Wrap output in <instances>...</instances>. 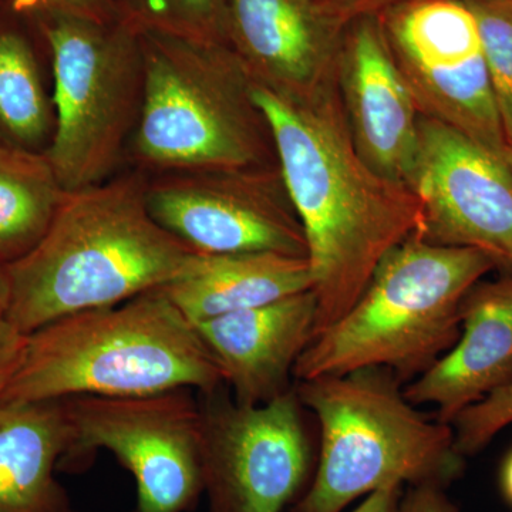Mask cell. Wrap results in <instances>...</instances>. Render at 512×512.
<instances>
[{
    "mask_svg": "<svg viewBox=\"0 0 512 512\" xmlns=\"http://www.w3.org/2000/svg\"><path fill=\"white\" fill-rule=\"evenodd\" d=\"M224 386L197 326L160 289L47 323L28 335L0 403L140 396Z\"/></svg>",
    "mask_w": 512,
    "mask_h": 512,
    "instance_id": "cell-3",
    "label": "cell"
},
{
    "mask_svg": "<svg viewBox=\"0 0 512 512\" xmlns=\"http://www.w3.org/2000/svg\"><path fill=\"white\" fill-rule=\"evenodd\" d=\"M26 342L28 335L8 319H0V396L22 362Z\"/></svg>",
    "mask_w": 512,
    "mask_h": 512,
    "instance_id": "cell-25",
    "label": "cell"
},
{
    "mask_svg": "<svg viewBox=\"0 0 512 512\" xmlns=\"http://www.w3.org/2000/svg\"><path fill=\"white\" fill-rule=\"evenodd\" d=\"M63 400L73 429L72 458L110 451L136 481V512H187L197 504L204 485L194 390Z\"/></svg>",
    "mask_w": 512,
    "mask_h": 512,
    "instance_id": "cell-9",
    "label": "cell"
},
{
    "mask_svg": "<svg viewBox=\"0 0 512 512\" xmlns=\"http://www.w3.org/2000/svg\"><path fill=\"white\" fill-rule=\"evenodd\" d=\"M66 190L46 153L0 143V262L22 258L45 237Z\"/></svg>",
    "mask_w": 512,
    "mask_h": 512,
    "instance_id": "cell-19",
    "label": "cell"
},
{
    "mask_svg": "<svg viewBox=\"0 0 512 512\" xmlns=\"http://www.w3.org/2000/svg\"><path fill=\"white\" fill-rule=\"evenodd\" d=\"M10 298H12V286H10L8 268L0 262V319H6L8 316Z\"/></svg>",
    "mask_w": 512,
    "mask_h": 512,
    "instance_id": "cell-29",
    "label": "cell"
},
{
    "mask_svg": "<svg viewBox=\"0 0 512 512\" xmlns=\"http://www.w3.org/2000/svg\"><path fill=\"white\" fill-rule=\"evenodd\" d=\"M493 269L483 252L413 234L384 256L352 308L311 340L293 379L386 369L412 382L453 348L461 303Z\"/></svg>",
    "mask_w": 512,
    "mask_h": 512,
    "instance_id": "cell-4",
    "label": "cell"
},
{
    "mask_svg": "<svg viewBox=\"0 0 512 512\" xmlns=\"http://www.w3.org/2000/svg\"><path fill=\"white\" fill-rule=\"evenodd\" d=\"M147 175L116 174L66 191L45 237L6 265V319L25 335L90 309L119 305L170 284L200 252L161 227L148 210Z\"/></svg>",
    "mask_w": 512,
    "mask_h": 512,
    "instance_id": "cell-2",
    "label": "cell"
},
{
    "mask_svg": "<svg viewBox=\"0 0 512 512\" xmlns=\"http://www.w3.org/2000/svg\"><path fill=\"white\" fill-rule=\"evenodd\" d=\"M281 173L271 168L147 175L154 220L200 254L303 256L306 241Z\"/></svg>",
    "mask_w": 512,
    "mask_h": 512,
    "instance_id": "cell-11",
    "label": "cell"
},
{
    "mask_svg": "<svg viewBox=\"0 0 512 512\" xmlns=\"http://www.w3.org/2000/svg\"><path fill=\"white\" fill-rule=\"evenodd\" d=\"M312 291L229 313L197 326L232 399L259 406L293 389V369L313 339Z\"/></svg>",
    "mask_w": 512,
    "mask_h": 512,
    "instance_id": "cell-14",
    "label": "cell"
},
{
    "mask_svg": "<svg viewBox=\"0 0 512 512\" xmlns=\"http://www.w3.org/2000/svg\"><path fill=\"white\" fill-rule=\"evenodd\" d=\"M512 424V383L463 410L451 423L458 453L464 458L483 450Z\"/></svg>",
    "mask_w": 512,
    "mask_h": 512,
    "instance_id": "cell-23",
    "label": "cell"
},
{
    "mask_svg": "<svg viewBox=\"0 0 512 512\" xmlns=\"http://www.w3.org/2000/svg\"><path fill=\"white\" fill-rule=\"evenodd\" d=\"M320 430L318 463L291 512H343L390 484L447 488L464 470L451 424L430 419L386 369L296 382Z\"/></svg>",
    "mask_w": 512,
    "mask_h": 512,
    "instance_id": "cell-5",
    "label": "cell"
},
{
    "mask_svg": "<svg viewBox=\"0 0 512 512\" xmlns=\"http://www.w3.org/2000/svg\"><path fill=\"white\" fill-rule=\"evenodd\" d=\"M252 99L271 131L305 235L315 338L352 308L384 256L419 232V202L367 165L342 117L318 92L289 97L252 82Z\"/></svg>",
    "mask_w": 512,
    "mask_h": 512,
    "instance_id": "cell-1",
    "label": "cell"
},
{
    "mask_svg": "<svg viewBox=\"0 0 512 512\" xmlns=\"http://www.w3.org/2000/svg\"><path fill=\"white\" fill-rule=\"evenodd\" d=\"M404 0H320L323 12L340 28L363 16L379 15Z\"/></svg>",
    "mask_w": 512,
    "mask_h": 512,
    "instance_id": "cell-26",
    "label": "cell"
},
{
    "mask_svg": "<svg viewBox=\"0 0 512 512\" xmlns=\"http://www.w3.org/2000/svg\"><path fill=\"white\" fill-rule=\"evenodd\" d=\"M52 59L55 133L47 157L66 191L117 174L140 120V33L124 20H36Z\"/></svg>",
    "mask_w": 512,
    "mask_h": 512,
    "instance_id": "cell-7",
    "label": "cell"
},
{
    "mask_svg": "<svg viewBox=\"0 0 512 512\" xmlns=\"http://www.w3.org/2000/svg\"><path fill=\"white\" fill-rule=\"evenodd\" d=\"M345 29L320 0H227L228 46L252 82L289 97L318 92Z\"/></svg>",
    "mask_w": 512,
    "mask_h": 512,
    "instance_id": "cell-15",
    "label": "cell"
},
{
    "mask_svg": "<svg viewBox=\"0 0 512 512\" xmlns=\"http://www.w3.org/2000/svg\"><path fill=\"white\" fill-rule=\"evenodd\" d=\"M345 30L340 62L350 136L369 167L409 188L419 153V106L379 16L353 20Z\"/></svg>",
    "mask_w": 512,
    "mask_h": 512,
    "instance_id": "cell-13",
    "label": "cell"
},
{
    "mask_svg": "<svg viewBox=\"0 0 512 512\" xmlns=\"http://www.w3.org/2000/svg\"><path fill=\"white\" fill-rule=\"evenodd\" d=\"M308 258L247 252L198 254L184 274L160 291L194 325L312 291Z\"/></svg>",
    "mask_w": 512,
    "mask_h": 512,
    "instance_id": "cell-18",
    "label": "cell"
},
{
    "mask_svg": "<svg viewBox=\"0 0 512 512\" xmlns=\"http://www.w3.org/2000/svg\"><path fill=\"white\" fill-rule=\"evenodd\" d=\"M476 16L488 74L512 144V0H464Z\"/></svg>",
    "mask_w": 512,
    "mask_h": 512,
    "instance_id": "cell-22",
    "label": "cell"
},
{
    "mask_svg": "<svg viewBox=\"0 0 512 512\" xmlns=\"http://www.w3.org/2000/svg\"><path fill=\"white\" fill-rule=\"evenodd\" d=\"M140 37L143 107L126 154L134 170L266 167L274 141L234 50L154 33Z\"/></svg>",
    "mask_w": 512,
    "mask_h": 512,
    "instance_id": "cell-6",
    "label": "cell"
},
{
    "mask_svg": "<svg viewBox=\"0 0 512 512\" xmlns=\"http://www.w3.org/2000/svg\"><path fill=\"white\" fill-rule=\"evenodd\" d=\"M397 512H458L448 498L446 488L439 485H416L404 490Z\"/></svg>",
    "mask_w": 512,
    "mask_h": 512,
    "instance_id": "cell-27",
    "label": "cell"
},
{
    "mask_svg": "<svg viewBox=\"0 0 512 512\" xmlns=\"http://www.w3.org/2000/svg\"><path fill=\"white\" fill-rule=\"evenodd\" d=\"M404 490L406 487L403 484L386 485L362 498V501L350 512H397Z\"/></svg>",
    "mask_w": 512,
    "mask_h": 512,
    "instance_id": "cell-28",
    "label": "cell"
},
{
    "mask_svg": "<svg viewBox=\"0 0 512 512\" xmlns=\"http://www.w3.org/2000/svg\"><path fill=\"white\" fill-rule=\"evenodd\" d=\"M409 188L419 202V237L476 249L512 274V168L505 157L424 116Z\"/></svg>",
    "mask_w": 512,
    "mask_h": 512,
    "instance_id": "cell-12",
    "label": "cell"
},
{
    "mask_svg": "<svg viewBox=\"0 0 512 512\" xmlns=\"http://www.w3.org/2000/svg\"><path fill=\"white\" fill-rule=\"evenodd\" d=\"M120 19L138 33L228 45L227 0H116Z\"/></svg>",
    "mask_w": 512,
    "mask_h": 512,
    "instance_id": "cell-21",
    "label": "cell"
},
{
    "mask_svg": "<svg viewBox=\"0 0 512 512\" xmlns=\"http://www.w3.org/2000/svg\"><path fill=\"white\" fill-rule=\"evenodd\" d=\"M20 15L33 20L76 18L109 23L120 20L116 0H9Z\"/></svg>",
    "mask_w": 512,
    "mask_h": 512,
    "instance_id": "cell-24",
    "label": "cell"
},
{
    "mask_svg": "<svg viewBox=\"0 0 512 512\" xmlns=\"http://www.w3.org/2000/svg\"><path fill=\"white\" fill-rule=\"evenodd\" d=\"M505 160H507V163L510 164V167L512 168V144L507 147V151H505Z\"/></svg>",
    "mask_w": 512,
    "mask_h": 512,
    "instance_id": "cell-31",
    "label": "cell"
},
{
    "mask_svg": "<svg viewBox=\"0 0 512 512\" xmlns=\"http://www.w3.org/2000/svg\"><path fill=\"white\" fill-rule=\"evenodd\" d=\"M198 402L208 512H284L295 504L313 470L295 386L259 406L235 402L225 384Z\"/></svg>",
    "mask_w": 512,
    "mask_h": 512,
    "instance_id": "cell-8",
    "label": "cell"
},
{
    "mask_svg": "<svg viewBox=\"0 0 512 512\" xmlns=\"http://www.w3.org/2000/svg\"><path fill=\"white\" fill-rule=\"evenodd\" d=\"M53 133V94L35 47L22 30L0 25V143L47 153Z\"/></svg>",
    "mask_w": 512,
    "mask_h": 512,
    "instance_id": "cell-20",
    "label": "cell"
},
{
    "mask_svg": "<svg viewBox=\"0 0 512 512\" xmlns=\"http://www.w3.org/2000/svg\"><path fill=\"white\" fill-rule=\"evenodd\" d=\"M377 16L424 116L505 157L507 137L480 30L464 0H404Z\"/></svg>",
    "mask_w": 512,
    "mask_h": 512,
    "instance_id": "cell-10",
    "label": "cell"
},
{
    "mask_svg": "<svg viewBox=\"0 0 512 512\" xmlns=\"http://www.w3.org/2000/svg\"><path fill=\"white\" fill-rule=\"evenodd\" d=\"M500 487L505 500L512 507V450L505 457L500 471Z\"/></svg>",
    "mask_w": 512,
    "mask_h": 512,
    "instance_id": "cell-30",
    "label": "cell"
},
{
    "mask_svg": "<svg viewBox=\"0 0 512 512\" xmlns=\"http://www.w3.org/2000/svg\"><path fill=\"white\" fill-rule=\"evenodd\" d=\"M453 348L423 375L404 384L414 406H433L451 424L458 414L512 383V274L478 282L461 303Z\"/></svg>",
    "mask_w": 512,
    "mask_h": 512,
    "instance_id": "cell-16",
    "label": "cell"
},
{
    "mask_svg": "<svg viewBox=\"0 0 512 512\" xmlns=\"http://www.w3.org/2000/svg\"><path fill=\"white\" fill-rule=\"evenodd\" d=\"M73 448L64 400L0 403V512H72L55 474Z\"/></svg>",
    "mask_w": 512,
    "mask_h": 512,
    "instance_id": "cell-17",
    "label": "cell"
}]
</instances>
